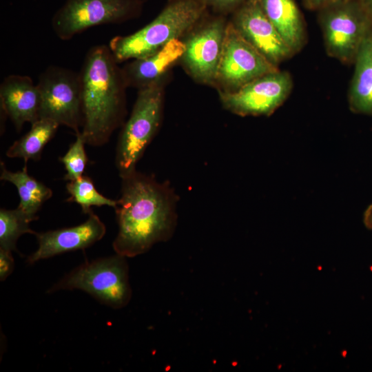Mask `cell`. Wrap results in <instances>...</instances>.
Listing matches in <instances>:
<instances>
[{"mask_svg":"<svg viewBox=\"0 0 372 372\" xmlns=\"http://www.w3.org/2000/svg\"><path fill=\"white\" fill-rule=\"evenodd\" d=\"M121 195L114 207L118 234L116 254L132 258L168 240L177 222L178 196L168 182L135 171L122 178Z\"/></svg>","mask_w":372,"mask_h":372,"instance_id":"1","label":"cell"},{"mask_svg":"<svg viewBox=\"0 0 372 372\" xmlns=\"http://www.w3.org/2000/svg\"><path fill=\"white\" fill-rule=\"evenodd\" d=\"M108 45H96L87 52L81 70L83 125L85 143L101 146L123 124L125 115L122 70Z\"/></svg>","mask_w":372,"mask_h":372,"instance_id":"2","label":"cell"},{"mask_svg":"<svg viewBox=\"0 0 372 372\" xmlns=\"http://www.w3.org/2000/svg\"><path fill=\"white\" fill-rule=\"evenodd\" d=\"M206 8L200 0H171L152 22L133 34L112 38L108 46L118 63L145 57L194 28Z\"/></svg>","mask_w":372,"mask_h":372,"instance_id":"3","label":"cell"},{"mask_svg":"<svg viewBox=\"0 0 372 372\" xmlns=\"http://www.w3.org/2000/svg\"><path fill=\"white\" fill-rule=\"evenodd\" d=\"M163 109V80L139 89L116 145V166L121 178L136 171L138 162L161 125Z\"/></svg>","mask_w":372,"mask_h":372,"instance_id":"4","label":"cell"},{"mask_svg":"<svg viewBox=\"0 0 372 372\" xmlns=\"http://www.w3.org/2000/svg\"><path fill=\"white\" fill-rule=\"evenodd\" d=\"M61 289H80L112 308H123L132 297L126 257L116 254L83 264L53 285L49 291Z\"/></svg>","mask_w":372,"mask_h":372,"instance_id":"5","label":"cell"},{"mask_svg":"<svg viewBox=\"0 0 372 372\" xmlns=\"http://www.w3.org/2000/svg\"><path fill=\"white\" fill-rule=\"evenodd\" d=\"M327 54L353 63L372 28V17L359 0H343L317 11Z\"/></svg>","mask_w":372,"mask_h":372,"instance_id":"6","label":"cell"},{"mask_svg":"<svg viewBox=\"0 0 372 372\" xmlns=\"http://www.w3.org/2000/svg\"><path fill=\"white\" fill-rule=\"evenodd\" d=\"M40 92L39 119L81 131L83 114L80 74L65 68L48 66L37 83Z\"/></svg>","mask_w":372,"mask_h":372,"instance_id":"7","label":"cell"},{"mask_svg":"<svg viewBox=\"0 0 372 372\" xmlns=\"http://www.w3.org/2000/svg\"><path fill=\"white\" fill-rule=\"evenodd\" d=\"M141 4V0H65L51 26L59 39L68 41L90 28L130 19L140 12Z\"/></svg>","mask_w":372,"mask_h":372,"instance_id":"8","label":"cell"},{"mask_svg":"<svg viewBox=\"0 0 372 372\" xmlns=\"http://www.w3.org/2000/svg\"><path fill=\"white\" fill-rule=\"evenodd\" d=\"M293 87L291 75L280 69L261 76L234 91L220 93L225 109L242 116H269L288 98Z\"/></svg>","mask_w":372,"mask_h":372,"instance_id":"9","label":"cell"},{"mask_svg":"<svg viewBox=\"0 0 372 372\" xmlns=\"http://www.w3.org/2000/svg\"><path fill=\"white\" fill-rule=\"evenodd\" d=\"M279 70L227 23L216 81L234 91L266 74Z\"/></svg>","mask_w":372,"mask_h":372,"instance_id":"10","label":"cell"},{"mask_svg":"<svg viewBox=\"0 0 372 372\" xmlns=\"http://www.w3.org/2000/svg\"><path fill=\"white\" fill-rule=\"evenodd\" d=\"M231 23L247 41L276 66L294 55L268 19L260 0H245L234 10Z\"/></svg>","mask_w":372,"mask_h":372,"instance_id":"11","label":"cell"},{"mask_svg":"<svg viewBox=\"0 0 372 372\" xmlns=\"http://www.w3.org/2000/svg\"><path fill=\"white\" fill-rule=\"evenodd\" d=\"M227 25L222 18L214 19L197 29L184 42L183 63L197 81L205 83L216 81Z\"/></svg>","mask_w":372,"mask_h":372,"instance_id":"12","label":"cell"},{"mask_svg":"<svg viewBox=\"0 0 372 372\" xmlns=\"http://www.w3.org/2000/svg\"><path fill=\"white\" fill-rule=\"evenodd\" d=\"M84 223L72 227L36 233L38 249L28 258L30 264L68 251L87 248L106 232L104 223L92 211Z\"/></svg>","mask_w":372,"mask_h":372,"instance_id":"13","label":"cell"},{"mask_svg":"<svg viewBox=\"0 0 372 372\" xmlns=\"http://www.w3.org/2000/svg\"><path fill=\"white\" fill-rule=\"evenodd\" d=\"M40 103L39 87L28 76L10 74L0 85L1 113L18 132L25 123L32 125L39 119Z\"/></svg>","mask_w":372,"mask_h":372,"instance_id":"14","label":"cell"},{"mask_svg":"<svg viewBox=\"0 0 372 372\" xmlns=\"http://www.w3.org/2000/svg\"><path fill=\"white\" fill-rule=\"evenodd\" d=\"M185 50V43L174 39L150 55L134 59L122 69L126 85L141 89L163 80L169 68L183 57Z\"/></svg>","mask_w":372,"mask_h":372,"instance_id":"15","label":"cell"},{"mask_svg":"<svg viewBox=\"0 0 372 372\" xmlns=\"http://www.w3.org/2000/svg\"><path fill=\"white\" fill-rule=\"evenodd\" d=\"M268 19L295 54L307 43L303 16L294 0H260Z\"/></svg>","mask_w":372,"mask_h":372,"instance_id":"16","label":"cell"},{"mask_svg":"<svg viewBox=\"0 0 372 372\" xmlns=\"http://www.w3.org/2000/svg\"><path fill=\"white\" fill-rule=\"evenodd\" d=\"M355 70L348 95L350 110L372 115V45L368 37L353 62Z\"/></svg>","mask_w":372,"mask_h":372,"instance_id":"17","label":"cell"},{"mask_svg":"<svg viewBox=\"0 0 372 372\" xmlns=\"http://www.w3.org/2000/svg\"><path fill=\"white\" fill-rule=\"evenodd\" d=\"M0 179L12 183L17 187L20 198L17 207L32 220H37L38 211L52 196L50 188L28 174L26 163L22 170L13 172L7 169L1 162Z\"/></svg>","mask_w":372,"mask_h":372,"instance_id":"18","label":"cell"},{"mask_svg":"<svg viewBox=\"0 0 372 372\" xmlns=\"http://www.w3.org/2000/svg\"><path fill=\"white\" fill-rule=\"evenodd\" d=\"M59 125L48 119H39L31 125L30 130L8 148L6 156L19 158L27 163L28 160L34 161L41 158L45 145L53 138Z\"/></svg>","mask_w":372,"mask_h":372,"instance_id":"19","label":"cell"},{"mask_svg":"<svg viewBox=\"0 0 372 372\" xmlns=\"http://www.w3.org/2000/svg\"><path fill=\"white\" fill-rule=\"evenodd\" d=\"M32 220L19 208L0 210V249L15 251L19 238L24 234H36L31 229Z\"/></svg>","mask_w":372,"mask_h":372,"instance_id":"20","label":"cell"},{"mask_svg":"<svg viewBox=\"0 0 372 372\" xmlns=\"http://www.w3.org/2000/svg\"><path fill=\"white\" fill-rule=\"evenodd\" d=\"M66 189L70 196L66 200L79 205L85 214L91 212L92 206L107 205L114 208L116 205V200L107 198L97 191L92 178L87 176L68 181Z\"/></svg>","mask_w":372,"mask_h":372,"instance_id":"21","label":"cell"},{"mask_svg":"<svg viewBox=\"0 0 372 372\" xmlns=\"http://www.w3.org/2000/svg\"><path fill=\"white\" fill-rule=\"evenodd\" d=\"M85 144L86 143L81 132L76 133L74 142L71 144L65 154L59 158L66 169L63 177L65 180H75L83 176L87 163Z\"/></svg>","mask_w":372,"mask_h":372,"instance_id":"22","label":"cell"},{"mask_svg":"<svg viewBox=\"0 0 372 372\" xmlns=\"http://www.w3.org/2000/svg\"><path fill=\"white\" fill-rule=\"evenodd\" d=\"M14 269L12 251L0 249V280H5Z\"/></svg>","mask_w":372,"mask_h":372,"instance_id":"23","label":"cell"},{"mask_svg":"<svg viewBox=\"0 0 372 372\" xmlns=\"http://www.w3.org/2000/svg\"><path fill=\"white\" fill-rule=\"evenodd\" d=\"M206 6H209L220 11L235 10L245 0H200Z\"/></svg>","mask_w":372,"mask_h":372,"instance_id":"24","label":"cell"},{"mask_svg":"<svg viewBox=\"0 0 372 372\" xmlns=\"http://www.w3.org/2000/svg\"><path fill=\"white\" fill-rule=\"evenodd\" d=\"M341 1L343 0H302V3L306 9L317 12L322 8Z\"/></svg>","mask_w":372,"mask_h":372,"instance_id":"25","label":"cell"},{"mask_svg":"<svg viewBox=\"0 0 372 372\" xmlns=\"http://www.w3.org/2000/svg\"><path fill=\"white\" fill-rule=\"evenodd\" d=\"M364 223L368 229L372 230V204L364 211Z\"/></svg>","mask_w":372,"mask_h":372,"instance_id":"26","label":"cell"},{"mask_svg":"<svg viewBox=\"0 0 372 372\" xmlns=\"http://www.w3.org/2000/svg\"><path fill=\"white\" fill-rule=\"evenodd\" d=\"M364 9L372 17V0H359Z\"/></svg>","mask_w":372,"mask_h":372,"instance_id":"27","label":"cell"},{"mask_svg":"<svg viewBox=\"0 0 372 372\" xmlns=\"http://www.w3.org/2000/svg\"><path fill=\"white\" fill-rule=\"evenodd\" d=\"M368 39L369 41V42L371 43V44L372 45V28L369 32V36H368Z\"/></svg>","mask_w":372,"mask_h":372,"instance_id":"28","label":"cell"}]
</instances>
